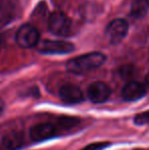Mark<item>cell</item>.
Listing matches in <instances>:
<instances>
[{
  "label": "cell",
  "instance_id": "1",
  "mask_svg": "<svg viewBox=\"0 0 149 150\" xmlns=\"http://www.w3.org/2000/svg\"><path fill=\"white\" fill-rule=\"evenodd\" d=\"M105 60L106 56L101 52H90L68 60L66 69L73 74H83L99 67Z\"/></svg>",
  "mask_w": 149,
  "mask_h": 150
},
{
  "label": "cell",
  "instance_id": "2",
  "mask_svg": "<svg viewBox=\"0 0 149 150\" xmlns=\"http://www.w3.org/2000/svg\"><path fill=\"white\" fill-rule=\"evenodd\" d=\"M23 143L24 135L20 129L7 125L0 129V150H18Z\"/></svg>",
  "mask_w": 149,
  "mask_h": 150
},
{
  "label": "cell",
  "instance_id": "3",
  "mask_svg": "<svg viewBox=\"0 0 149 150\" xmlns=\"http://www.w3.org/2000/svg\"><path fill=\"white\" fill-rule=\"evenodd\" d=\"M72 22L66 13L54 11L48 18V30L55 36H66L68 34Z\"/></svg>",
  "mask_w": 149,
  "mask_h": 150
},
{
  "label": "cell",
  "instance_id": "4",
  "mask_svg": "<svg viewBox=\"0 0 149 150\" xmlns=\"http://www.w3.org/2000/svg\"><path fill=\"white\" fill-rule=\"evenodd\" d=\"M40 34L33 25L27 24L22 26L16 32V41L22 48H33L39 42Z\"/></svg>",
  "mask_w": 149,
  "mask_h": 150
},
{
  "label": "cell",
  "instance_id": "5",
  "mask_svg": "<svg viewBox=\"0 0 149 150\" xmlns=\"http://www.w3.org/2000/svg\"><path fill=\"white\" fill-rule=\"evenodd\" d=\"M128 31H129V25L127 21L123 18H117L108 24V26L106 27L105 34L109 39L110 43L117 44L123 41L124 38L127 36Z\"/></svg>",
  "mask_w": 149,
  "mask_h": 150
},
{
  "label": "cell",
  "instance_id": "6",
  "mask_svg": "<svg viewBox=\"0 0 149 150\" xmlns=\"http://www.w3.org/2000/svg\"><path fill=\"white\" fill-rule=\"evenodd\" d=\"M74 44L66 41H52L46 40L40 46L39 52L44 54H64L74 51Z\"/></svg>",
  "mask_w": 149,
  "mask_h": 150
},
{
  "label": "cell",
  "instance_id": "7",
  "mask_svg": "<svg viewBox=\"0 0 149 150\" xmlns=\"http://www.w3.org/2000/svg\"><path fill=\"white\" fill-rule=\"evenodd\" d=\"M110 88L103 82H94L88 87V97L94 103L105 102L110 96Z\"/></svg>",
  "mask_w": 149,
  "mask_h": 150
},
{
  "label": "cell",
  "instance_id": "8",
  "mask_svg": "<svg viewBox=\"0 0 149 150\" xmlns=\"http://www.w3.org/2000/svg\"><path fill=\"white\" fill-rule=\"evenodd\" d=\"M146 94V87L137 81H131L124 86L121 97L126 101H136Z\"/></svg>",
  "mask_w": 149,
  "mask_h": 150
},
{
  "label": "cell",
  "instance_id": "9",
  "mask_svg": "<svg viewBox=\"0 0 149 150\" xmlns=\"http://www.w3.org/2000/svg\"><path fill=\"white\" fill-rule=\"evenodd\" d=\"M59 97L66 104H77L83 101L84 95L78 86L73 84H66L59 90Z\"/></svg>",
  "mask_w": 149,
  "mask_h": 150
},
{
  "label": "cell",
  "instance_id": "10",
  "mask_svg": "<svg viewBox=\"0 0 149 150\" xmlns=\"http://www.w3.org/2000/svg\"><path fill=\"white\" fill-rule=\"evenodd\" d=\"M31 138L37 142L51 139L57 135V129L52 124H39L31 129Z\"/></svg>",
  "mask_w": 149,
  "mask_h": 150
},
{
  "label": "cell",
  "instance_id": "11",
  "mask_svg": "<svg viewBox=\"0 0 149 150\" xmlns=\"http://www.w3.org/2000/svg\"><path fill=\"white\" fill-rule=\"evenodd\" d=\"M149 11V0H133L131 4V16L135 18H142Z\"/></svg>",
  "mask_w": 149,
  "mask_h": 150
},
{
  "label": "cell",
  "instance_id": "12",
  "mask_svg": "<svg viewBox=\"0 0 149 150\" xmlns=\"http://www.w3.org/2000/svg\"><path fill=\"white\" fill-rule=\"evenodd\" d=\"M135 122L137 125H140V126H142V125L149 124V110L145 111V112L139 113V115H136Z\"/></svg>",
  "mask_w": 149,
  "mask_h": 150
},
{
  "label": "cell",
  "instance_id": "13",
  "mask_svg": "<svg viewBox=\"0 0 149 150\" xmlns=\"http://www.w3.org/2000/svg\"><path fill=\"white\" fill-rule=\"evenodd\" d=\"M76 122H78V120L72 119V117H62L60 119V126L64 128H70V127L75 126Z\"/></svg>",
  "mask_w": 149,
  "mask_h": 150
},
{
  "label": "cell",
  "instance_id": "14",
  "mask_svg": "<svg viewBox=\"0 0 149 150\" xmlns=\"http://www.w3.org/2000/svg\"><path fill=\"white\" fill-rule=\"evenodd\" d=\"M109 143H96V144H91L89 146L85 147L84 149L82 150H101L103 149L104 147L108 146Z\"/></svg>",
  "mask_w": 149,
  "mask_h": 150
},
{
  "label": "cell",
  "instance_id": "15",
  "mask_svg": "<svg viewBox=\"0 0 149 150\" xmlns=\"http://www.w3.org/2000/svg\"><path fill=\"white\" fill-rule=\"evenodd\" d=\"M121 75L124 78H130L133 75V67H124L121 69Z\"/></svg>",
  "mask_w": 149,
  "mask_h": 150
},
{
  "label": "cell",
  "instance_id": "16",
  "mask_svg": "<svg viewBox=\"0 0 149 150\" xmlns=\"http://www.w3.org/2000/svg\"><path fill=\"white\" fill-rule=\"evenodd\" d=\"M145 82H146V85H147V87L149 88V73L147 74V76H146V78H145Z\"/></svg>",
  "mask_w": 149,
  "mask_h": 150
},
{
  "label": "cell",
  "instance_id": "17",
  "mask_svg": "<svg viewBox=\"0 0 149 150\" xmlns=\"http://www.w3.org/2000/svg\"><path fill=\"white\" fill-rule=\"evenodd\" d=\"M3 106H4V105H3V102H2L1 99H0V113H1V112H2V110H3Z\"/></svg>",
  "mask_w": 149,
  "mask_h": 150
},
{
  "label": "cell",
  "instance_id": "18",
  "mask_svg": "<svg viewBox=\"0 0 149 150\" xmlns=\"http://www.w3.org/2000/svg\"><path fill=\"white\" fill-rule=\"evenodd\" d=\"M1 45H2V39L0 38V48H1Z\"/></svg>",
  "mask_w": 149,
  "mask_h": 150
},
{
  "label": "cell",
  "instance_id": "19",
  "mask_svg": "<svg viewBox=\"0 0 149 150\" xmlns=\"http://www.w3.org/2000/svg\"><path fill=\"white\" fill-rule=\"evenodd\" d=\"M136 150H143V149H136Z\"/></svg>",
  "mask_w": 149,
  "mask_h": 150
}]
</instances>
